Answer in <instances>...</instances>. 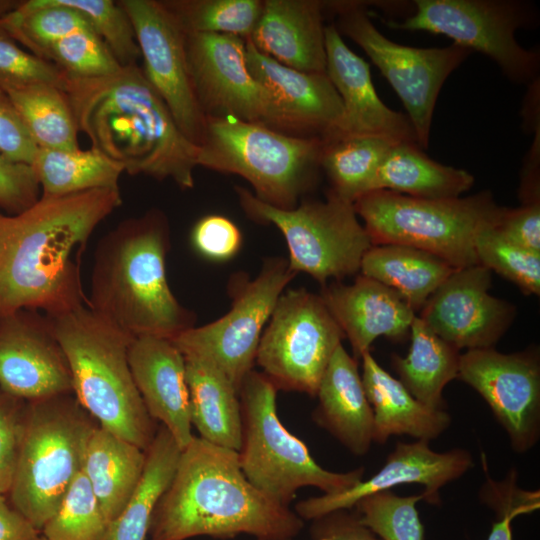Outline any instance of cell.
<instances>
[{"mask_svg": "<svg viewBox=\"0 0 540 540\" xmlns=\"http://www.w3.org/2000/svg\"><path fill=\"white\" fill-rule=\"evenodd\" d=\"M240 206L252 220L272 224L284 236L289 268L305 272L322 286L360 270L373 246L353 203L328 191L325 201H304L293 209L273 207L236 186Z\"/></svg>", "mask_w": 540, "mask_h": 540, "instance_id": "10", "label": "cell"}, {"mask_svg": "<svg viewBox=\"0 0 540 540\" xmlns=\"http://www.w3.org/2000/svg\"><path fill=\"white\" fill-rule=\"evenodd\" d=\"M41 196H62L96 189H119L124 167L91 147L88 150L38 148L31 164Z\"/></svg>", "mask_w": 540, "mask_h": 540, "instance_id": "34", "label": "cell"}, {"mask_svg": "<svg viewBox=\"0 0 540 540\" xmlns=\"http://www.w3.org/2000/svg\"><path fill=\"white\" fill-rule=\"evenodd\" d=\"M408 354H392L391 365L399 381L425 406L445 410L444 387L458 378L460 350L447 343L417 316L410 327Z\"/></svg>", "mask_w": 540, "mask_h": 540, "instance_id": "32", "label": "cell"}, {"mask_svg": "<svg viewBox=\"0 0 540 540\" xmlns=\"http://www.w3.org/2000/svg\"><path fill=\"white\" fill-rule=\"evenodd\" d=\"M245 41L248 69L270 96L275 130L322 140L332 136L343 105L326 73L292 69L260 52L249 38Z\"/></svg>", "mask_w": 540, "mask_h": 540, "instance_id": "21", "label": "cell"}, {"mask_svg": "<svg viewBox=\"0 0 540 540\" xmlns=\"http://www.w3.org/2000/svg\"><path fill=\"white\" fill-rule=\"evenodd\" d=\"M415 12L403 22L389 20L394 29L445 35L455 44L492 59L517 84L538 81L540 55L516 40L520 28L535 24L536 8L519 0H416Z\"/></svg>", "mask_w": 540, "mask_h": 540, "instance_id": "11", "label": "cell"}, {"mask_svg": "<svg viewBox=\"0 0 540 540\" xmlns=\"http://www.w3.org/2000/svg\"><path fill=\"white\" fill-rule=\"evenodd\" d=\"M41 539V531L13 507L6 494H0V540Z\"/></svg>", "mask_w": 540, "mask_h": 540, "instance_id": "52", "label": "cell"}, {"mask_svg": "<svg viewBox=\"0 0 540 540\" xmlns=\"http://www.w3.org/2000/svg\"><path fill=\"white\" fill-rule=\"evenodd\" d=\"M165 214L152 209L105 234L94 254L87 306L133 337L173 339L195 316L171 291Z\"/></svg>", "mask_w": 540, "mask_h": 540, "instance_id": "4", "label": "cell"}, {"mask_svg": "<svg viewBox=\"0 0 540 540\" xmlns=\"http://www.w3.org/2000/svg\"><path fill=\"white\" fill-rule=\"evenodd\" d=\"M195 250L212 261H227L233 258L242 245V234L229 218L210 214L199 219L191 232Z\"/></svg>", "mask_w": 540, "mask_h": 540, "instance_id": "46", "label": "cell"}, {"mask_svg": "<svg viewBox=\"0 0 540 540\" xmlns=\"http://www.w3.org/2000/svg\"><path fill=\"white\" fill-rule=\"evenodd\" d=\"M304 527L289 507L256 489L243 474L238 452L193 436L153 512L151 540L197 536L294 539Z\"/></svg>", "mask_w": 540, "mask_h": 540, "instance_id": "3", "label": "cell"}, {"mask_svg": "<svg viewBox=\"0 0 540 540\" xmlns=\"http://www.w3.org/2000/svg\"><path fill=\"white\" fill-rule=\"evenodd\" d=\"M324 35L326 75L343 105L340 123L329 138L381 135L400 142L417 143L408 116L390 109L379 98L369 64L348 48L334 24L325 26Z\"/></svg>", "mask_w": 540, "mask_h": 540, "instance_id": "22", "label": "cell"}, {"mask_svg": "<svg viewBox=\"0 0 540 540\" xmlns=\"http://www.w3.org/2000/svg\"><path fill=\"white\" fill-rule=\"evenodd\" d=\"M190 78L205 116H230L275 129L272 102L246 63L245 39L226 34H186Z\"/></svg>", "mask_w": 540, "mask_h": 540, "instance_id": "17", "label": "cell"}, {"mask_svg": "<svg viewBox=\"0 0 540 540\" xmlns=\"http://www.w3.org/2000/svg\"><path fill=\"white\" fill-rule=\"evenodd\" d=\"M105 518L83 471L71 483L57 511L41 530L47 540H106Z\"/></svg>", "mask_w": 540, "mask_h": 540, "instance_id": "39", "label": "cell"}, {"mask_svg": "<svg viewBox=\"0 0 540 540\" xmlns=\"http://www.w3.org/2000/svg\"><path fill=\"white\" fill-rule=\"evenodd\" d=\"M317 0H263L249 39L263 54L307 73H326L323 11Z\"/></svg>", "mask_w": 540, "mask_h": 540, "instance_id": "25", "label": "cell"}, {"mask_svg": "<svg viewBox=\"0 0 540 540\" xmlns=\"http://www.w3.org/2000/svg\"><path fill=\"white\" fill-rule=\"evenodd\" d=\"M518 515L517 511L496 514L498 520L493 523L487 540H512L511 522Z\"/></svg>", "mask_w": 540, "mask_h": 540, "instance_id": "53", "label": "cell"}, {"mask_svg": "<svg viewBox=\"0 0 540 540\" xmlns=\"http://www.w3.org/2000/svg\"><path fill=\"white\" fill-rule=\"evenodd\" d=\"M482 464L486 474V481L480 490L479 497L496 514L506 511H518L521 514H527L539 508V491H526L519 488L516 484L515 469L511 470L504 480L494 481L486 470L487 462L484 453H482Z\"/></svg>", "mask_w": 540, "mask_h": 540, "instance_id": "48", "label": "cell"}, {"mask_svg": "<svg viewBox=\"0 0 540 540\" xmlns=\"http://www.w3.org/2000/svg\"><path fill=\"white\" fill-rule=\"evenodd\" d=\"M337 510L312 520V540H382L358 519L356 512Z\"/></svg>", "mask_w": 540, "mask_h": 540, "instance_id": "51", "label": "cell"}, {"mask_svg": "<svg viewBox=\"0 0 540 540\" xmlns=\"http://www.w3.org/2000/svg\"><path fill=\"white\" fill-rule=\"evenodd\" d=\"M118 2L133 25L146 79L168 107L183 135L198 146L206 116L190 78L186 33L162 1Z\"/></svg>", "mask_w": 540, "mask_h": 540, "instance_id": "15", "label": "cell"}, {"mask_svg": "<svg viewBox=\"0 0 540 540\" xmlns=\"http://www.w3.org/2000/svg\"><path fill=\"white\" fill-rule=\"evenodd\" d=\"M258 540H293V539H258Z\"/></svg>", "mask_w": 540, "mask_h": 540, "instance_id": "55", "label": "cell"}, {"mask_svg": "<svg viewBox=\"0 0 540 540\" xmlns=\"http://www.w3.org/2000/svg\"><path fill=\"white\" fill-rule=\"evenodd\" d=\"M164 6L186 34L234 35L247 39L263 9L261 0H166Z\"/></svg>", "mask_w": 540, "mask_h": 540, "instance_id": "38", "label": "cell"}, {"mask_svg": "<svg viewBox=\"0 0 540 540\" xmlns=\"http://www.w3.org/2000/svg\"><path fill=\"white\" fill-rule=\"evenodd\" d=\"M37 150L9 95L0 89V155L31 165Z\"/></svg>", "mask_w": 540, "mask_h": 540, "instance_id": "49", "label": "cell"}, {"mask_svg": "<svg viewBox=\"0 0 540 540\" xmlns=\"http://www.w3.org/2000/svg\"><path fill=\"white\" fill-rule=\"evenodd\" d=\"M296 273L288 260H266L259 274L232 276L229 293L231 309L218 320L193 326L171 341L184 357L204 360L231 382L239 393L245 377L253 370L259 341L273 309Z\"/></svg>", "mask_w": 540, "mask_h": 540, "instance_id": "12", "label": "cell"}, {"mask_svg": "<svg viewBox=\"0 0 540 540\" xmlns=\"http://www.w3.org/2000/svg\"><path fill=\"white\" fill-rule=\"evenodd\" d=\"M345 338L319 294L290 289L279 297L263 330L255 362L277 390L316 396Z\"/></svg>", "mask_w": 540, "mask_h": 540, "instance_id": "14", "label": "cell"}, {"mask_svg": "<svg viewBox=\"0 0 540 540\" xmlns=\"http://www.w3.org/2000/svg\"><path fill=\"white\" fill-rule=\"evenodd\" d=\"M354 209L372 245L418 248L455 268L477 265L475 237L496 225L505 207L489 191L450 199H421L378 189L359 197Z\"/></svg>", "mask_w": 540, "mask_h": 540, "instance_id": "8", "label": "cell"}, {"mask_svg": "<svg viewBox=\"0 0 540 540\" xmlns=\"http://www.w3.org/2000/svg\"><path fill=\"white\" fill-rule=\"evenodd\" d=\"M421 494L399 496L391 490L371 494L354 506L359 521L382 540H423L416 504Z\"/></svg>", "mask_w": 540, "mask_h": 540, "instance_id": "41", "label": "cell"}, {"mask_svg": "<svg viewBox=\"0 0 540 540\" xmlns=\"http://www.w3.org/2000/svg\"><path fill=\"white\" fill-rule=\"evenodd\" d=\"M277 388L262 372L252 370L239 391L242 444L241 470L260 492L289 507L303 487L326 495L343 492L362 480L364 468L333 472L321 467L303 441L284 427L277 414Z\"/></svg>", "mask_w": 540, "mask_h": 540, "instance_id": "9", "label": "cell"}, {"mask_svg": "<svg viewBox=\"0 0 540 540\" xmlns=\"http://www.w3.org/2000/svg\"><path fill=\"white\" fill-rule=\"evenodd\" d=\"M43 59L74 78L105 77L122 68L90 26L52 44L45 51Z\"/></svg>", "mask_w": 540, "mask_h": 540, "instance_id": "42", "label": "cell"}, {"mask_svg": "<svg viewBox=\"0 0 540 540\" xmlns=\"http://www.w3.org/2000/svg\"><path fill=\"white\" fill-rule=\"evenodd\" d=\"M0 25L18 43L42 59L52 44L90 26L78 10L60 4L58 0L20 1L14 10L0 18Z\"/></svg>", "mask_w": 540, "mask_h": 540, "instance_id": "37", "label": "cell"}, {"mask_svg": "<svg viewBox=\"0 0 540 540\" xmlns=\"http://www.w3.org/2000/svg\"><path fill=\"white\" fill-rule=\"evenodd\" d=\"M68 75L53 63L22 49L0 25V89L6 93L34 84L65 90Z\"/></svg>", "mask_w": 540, "mask_h": 540, "instance_id": "44", "label": "cell"}, {"mask_svg": "<svg viewBox=\"0 0 540 540\" xmlns=\"http://www.w3.org/2000/svg\"><path fill=\"white\" fill-rule=\"evenodd\" d=\"M491 271L457 268L429 297L418 316L458 350L491 348L511 326L515 307L489 293Z\"/></svg>", "mask_w": 540, "mask_h": 540, "instance_id": "18", "label": "cell"}, {"mask_svg": "<svg viewBox=\"0 0 540 540\" xmlns=\"http://www.w3.org/2000/svg\"><path fill=\"white\" fill-rule=\"evenodd\" d=\"M128 359L148 414L183 450L194 436L183 354L170 339L141 336L133 339Z\"/></svg>", "mask_w": 540, "mask_h": 540, "instance_id": "23", "label": "cell"}, {"mask_svg": "<svg viewBox=\"0 0 540 540\" xmlns=\"http://www.w3.org/2000/svg\"><path fill=\"white\" fill-rule=\"evenodd\" d=\"M472 466L470 452L462 448L440 453L430 449L428 441L397 442L382 468L368 480H361L337 494H323L299 501L294 512L302 520L312 521L337 510L354 508L360 499L371 494L409 483L423 485L422 500L430 505H440L439 491Z\"/></svg>", "mask_w": 540, "mask_h": 540, "instance_id": "20", "label": "cell"}, {"mask_svg": "<svg viewBox=\"0 0 540 540\" xmlns=\"http://www.w3.org/2000/svg\"><path fill=\"white\" fill-rule=\"evenodd\" d=\"M181 451L169 431L159 425L145 450L142 475L123 510L110 523L106 540H146L153 512L172 481Z\"/></svg>", "mask_w": 540, "mask_h": 540, "instance_id": "33", "label": "cell"}, {"mask_svg": "<svg viewBox=\"0 0 540 540\" xmlns=\"http://www.w3.org/2000/svg\"><path fill=\"white\" fill-rule=\"evenodd\" d=\"M495 228L509 241L540 252V200L521 202L518 208L505 207Z\"/></svg>", "mask_w": 540, "mask_h": 540, "instance_id": "50", "label": "cell"}, {"mask_svg": "<svg viewBox=\"0 0 540 540\" xmlns=\"http://www.w3.org/2000/svg\"><path fill=\"white\" fill-rule=\"evenodd\" d=\"M319 295L348 338L356 359L370 351L378 337L403 341L416 316L396 291L362 274L352 284L325 285Z\"/></svg>", "mask_w": 540, "mask_h": 540, "instance_id": "24", "label": "cell"}, {"mask_svg": "<svg viewBox=\"0 0 540 540\" xmlns=\"http://www.w3.org/2000/svg\"><path fill=\"white\" fill-rule=\"evenodd\" d=\"M475 253L478 264L513 282L524 294H540V252L509 241L490 225L477 233Z\"/></svg>", "mask_w": 540, "mask_h": 540, "instance_id": "40", "label": "cell"}, {"mask_svg": "<svg viewBox=\"0 0 540 540\" xmlns=\"http://www.w3.org/2000/svg\"><path fill=\"white\" fill-rule=\"evenodd\" d=\"M145 451L97 426L88 441L82 471L109 523L123 510L143 472Z\"/></svg>", "mask_w": 540, "mask_h": 540, "instance_id": "29", "label": "cell"}, {"mask_svg": "<svg viewBox=\"0 0 540 540\" xmlns=\"http://www.w3.org/2000/svg\"><path fill=\"white\" fill-rule=\"evenodd\" d=\"M41 540H47V539H45V538L42 536V539H41Z\"/></svg>", "mask_w": 540, "mask_h": 540, "instance_id": "56", "label": "cell"}, {"mask_svg": "<svg viewBox=\"0 0 540 540\" xmlns=\"http://www.w3.org/2000/svg\"><path fill=\"white\" fill-rule=\"evenodd\" d=\"M474 184L468 171L429 158L416 142H398L389 151L376 175L374 189L421 199L461 197Z\"/></svg>", "mask_w": 540, "mask_h": 540, "instance_id": "31", "label": "cell"}, {"mask_svg": "<svg viewBox=\"0 0 540 540\" xmlns=\"http://www.w3.org/2000/svg\"><path fill=\"white\" fill-rule=\"evenodd\" d=\"M51 319L80 405L99 426L145 451L158 426L130 369L128 351L135 337L87 305Z\"/></svg>", "mask_w": 540, "mask_h": 540, "instance_id": "5", "label": "cell"}, {"mask_svg": "<svg viewBox=\"0 0 540 540\" xmlns=\"http://www.w3.org/2000/svg\"><path fill=\"white\" fill-rule=\"evenodd\" d=\"M122 204L119 189L40 196L0 210V316L20 309L54 317L87 305L81 258L97 226Z\"/></svg>", "mask_w": 540, "mask_h": 540, "instance_id": "1", "label": "cell"}, {"mask_svg": "<svg viewBox=\"0 0 540 540\" xmlns=\"http://www.w3.org/2000/svg\"><path fill=\"white\" fill-rule=\"evenodd\" d=\"M78 10L93 31L103 40L121 67L137 64L141 58L131 20L119 4L112 0H58Z\"/></svg>", "mask_w": 540, "mask_h": 540, "instance_id": "43", "label": "cell"}, {"mask_svg": "<svg viewBox=\"0 0 540 540\" xmlns=\"http://www.w3.org/2000/svg\"><path fill=\"white\" fill-rule=\"evenodd\" d=\"M7 94L38 148H80L75 117L60 88L40 83Z\"/></svg>", "mask_w": 540, "mask_h": 540, "instance_id": "36", "label": "cell"}, {"mask_svg": "<svg viewBox=\"0 0 540 540\" xmlns=\"http://www.w3.org/2000/svg\"><path fill=\"white\" fill-rule=\"evenodd\" d=\"M400 141L381 135H348L323 140L321 169L338 197L354 203L373 191L383 160Z\"/></svg>", "mask_w": 540, "mask_h": 540, "instance_id": "35", "label": "cell"}, {"mask_svg": "<svg viewBox=\"0 0 540 540\" xmlns=\"http://www.w3.org/2000/svg\"><path fill=\"white\" fill-rule=\"evenodd\" d=\"M64 92L79 132L125 172L194 186L198 146L180 131L138 64L105 77L68 76Z\"/></svg>", "mask_w": 540, "mask_h": 540, "instance_id": "2", "label": "cell"}, {"mask_svg": "<svg viewBox=\"0 0 540 540\" xmlns=\"http://www.w3.org/2000/svg\"><path fill=\"white\" fill-rule=\"evenodd\" d=\"M456 269L437 255L400 244L373 245L360 265L362 275L396 291L414 312Z\"/></svg>", "mask_w": 540, "mask_h": 540, "instance_id": "30", "label": "cell"}, {"mask_svg": "<svg viewBox=\"0 0 540 540\" xmlns=\"http://www.w3.org/2000/svg\"><path fill=\"white\" fill-rule=\"evenodd\" d=\"M360 359L361 379L373 411V442L383 444L391 435L403 434L429 442L450 426L451 417L445 410L419 402L378 364L370 351Z\"/></svg>", "mask_w": 540, "mask_h": 540, "instance_id": "27", "label": "cell"}, {"mask_svg": "<svg viewBox=\"0 0 540 540\" xmlns=\"http://www.w3.org/2000/svg\"><path fill=\"white\" fill-rule=\"evenodd\" d=\"M458 379L491 408L517 453L540 437V361L538 351L504 354L493 347L469 349L460 356Z\"/></svg>", "mask_w": 540, "mask_h": 540, "instance_id": "16", "label": "cell"}, {"mask_svg": "<svg viewBox=\"0 0 540 540\" xmlns=\"http://www.w3.org/2000/svg\"><path fill=\"white\" fill-rule=\"evenodd\" d=\"M184 358L192 426L205 441L238 452L242 444L239 393L212 364Z\"/></svg>", "mask_w": 540, "mask_h": 540, "instance_id": "28", "label": "cell"}, {"mask_svg": "<svg viewBox=\"0 0 540 540\" xmlns=\"http://www.w3.org/2000/svg\"><path fill=\"white\" fill-rule=\"evenodd\" d=\"M97 426L73 393L26 401L16 468L7 496L39 531L82 471L86 447Z\"/></svg>", "mask_w": 540, "mask_h": 540, "instance_id": "7", "label": "cell"}, {"mask_svg": "<svg viewBox=\"0 0 540 540\" xmlns=\"http://www.w3.org/2000/svg\"><path fill=\"white\" fill-rule=\"evenodd\" d=\"M328 6L337 12L339 33L358 44L393 87L407 111L417 144L427 148L439 92L472 51L455 43L444 48L398 44L374 26L362 4L334 2Z\"/></svg>", "mask_w": 540, "mask_h": 540, "instance_id": "13", "label": "cell"}, {"mask_svg": "<svg viewBox=\"0 0 540 540\" xmlns=\"http://www.w3.org/2000/svg\"><path fill=\"white\" fill-rule=\"evenodd\" d=\"M314 422L356 456L373 442V411L367 400L358 361L342 344L335 350L320 380Z\"/></svg>", "mask_w": 540, "mask_h": 540, "instance_id": "26", "label": "cell"}, {"mask_svg": "<svg viewBox=\"0 0 540 540\" xmlns=\"http://www.w3.org/2000/svg\"><path fill=\"white\" fill-rule=\"evenodd\" d=\"M26 401L0 388V494H8L17 463Z\"/></svg>", "mask_w": 540, "mask_h": 540, "instance_id": "45", "label": "cell"}, {"mask_svg": "<svg viewBox=\"0 0 540 540\" xmlns=\"http://www.w3.org/2000/svg\"><path fill=\"white\" fill-rule=\"evenodd\" d=\"M41 189L31 165L8 160L0 155V210L19 214L41 196Z\"/></svg>", "mask_w": 540, "mask_h": 540, "instance_id": "47", "label": "cell"}, {"mask_svg": "<svg viewBox=\"0 0 540 540\" xmlns=\"http://www.w3.org/2000/svg\"><path fill=\"white\" fill-rule=\"evenodd\" d=\"M20 1L0 0V18L14 10Z\"/></svg>", "mask_w": 540, "mask_h": 540, "instance_id": "54", "label": "cell"}, {"mask_svg": "<svg viewBox=\"0 0 540 540\" xmlns=\"http://www.w3.org/2000/svg\"><path fill=\"white\" fill-rule=\"evenodd\" d=\"M323 140L275 130L230 116H207L197 166L236 174L254 196L280 209H293L317 182Z\"/></svg>", "mask_w": 540, "mask_h": 540, "instance_id": "6", "label": "cell"}, {"mask_svg": "<svg viewBox=\"0 0 540 540\" xmlns=\"http://www.w3.org/2000/svg\"><path fill=\"white\" fill-rule=\"evenodd\" d=\"M0 388L25 401L73 393L50 316L33 309L0 316Z\"/></svg>", "mask_w": 540, "mask_h": 540, "instance_id": "19", "label": "cell"}]
</instances>
